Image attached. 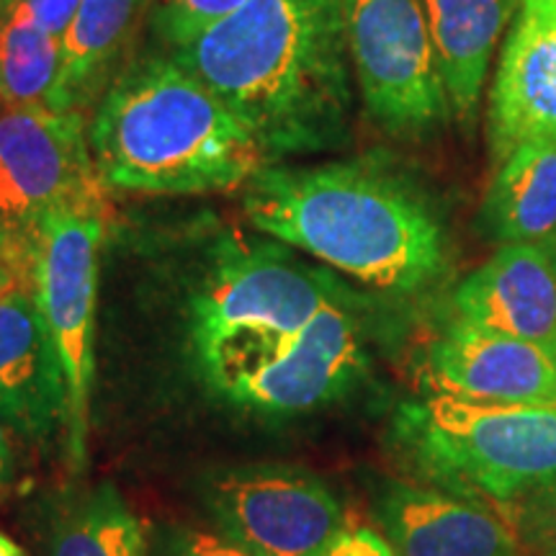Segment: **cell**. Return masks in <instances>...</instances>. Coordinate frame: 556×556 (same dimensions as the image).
Instances as JSON below:
<instances>
[{
	"label": "cell",
	"instance_id": "2",
	"mask_svg": "<svg viewBox=\"0 0 556 556\" xmlns=\"http://www.w3.org/2000/svg\"><path fill=\"white\" fill-rule=\"evenodd\" d=\"M242 212L261 232L387 294H417L446 268V232L430 199L379 157L266 165L248 180Z\"/></svg>",
	"mask_w": 556,
	"mask_h": 556
},
{
	"label": "cell",
	"instance_id": "25",
	"mask_svg": "<svg viewBox=\"0 0 556 556\" xmlns=\"http://www.w3.org/2000/svg\"><path fill=\"white\" fill-rule=\"evenodd\" d=\"M323 556H397L389 541L368 526H345L328 552Z\"/></svg>",
	"mask_w": 556,
	"mask_h": 556
},
{
	"label": "cell",
	"instance_id": "11",
	"mask_svg": "<svg viewBox=\"0 0 556 556\" xmlns=\"http://www.w3.org/2000/svg\"><path fill=\"white\" fill-rule=\"evenodd\" d=\"M497 163L526 144H556V0H523L500 58L486 114Z\"/></svg>",
	"mask_w": 556,
	"mask_h": 556
},
{
	"label": "cell",
	"instance_id": "8",
	"mask_svg": "<svg viewBox=\"0 0 556 556\" xmlns=\"http://www.w3.org/2000/svg\"><path fill=\"white\" fill-rule=\"evenodd\" d=\"M106 222L101 206H65L45 222L34 294L52 332L67 381V454L75 471L88 462L90 392H93V317L99 253Z\"/></svg>",
	"mask_w": 556,
	"mask_h": 556
},
{
	"label": "cell",
	"instance_id": "12",
	"mask_svg": "<svg viewBox=\"0 0 556 556\" xmlns=\"http://www.w3.org/2000/svg\"><path fill=\"white\" fill-rule=\"evenodd\" d=\"M0 426L41 446L67 433V381L31 289L0 296Z\"/></svg>",
	"mask_w": 556,
	"mask_h": 556
},
{
	"label": "cell",
	"instance_id": "31",
	"mask_svg": "<svg viewBox=\"0 0 556 556\" xmlns=\"http://www.w3.org/2000/svg\"><path fill=\"white\" fill-rule=\"evenodd\" d=\"M536 556H556V552H539Z\"/></svg>",
	"mask_w": 556,
	"mask_h": 556
},
{
	"label": "cell",
	"instance_id": "6",
	"mask_svg": "<svg viewBox=\"0 0 556 556\" xmlns=\"http://www.w3.org/2000/svg\"><path fill=\"white\" fill-rule=\"evenodd\" d=\"M83 111L0 99V263L34 291L45 222L65 206H101Z\"/></svg>",
	"mask_w": 556,
	"mask_h": 556
},
{
	"label": "cell",
	"instance_id": "7",
	"mask_svg": "<svg viewBox=\"0 0 556 556\" xmlns=\"http://www.w3.org/2000/svg\"><path fill=\"white\" fill-rule=\"evenodd\" d=\"M364 106L387 135L420 139L454 116L422 0H343Z\"/></svg>",
	"mask_w": 556,
	"mask_h": 556
},
{
	"label": "cell",
	"instance_id": "10",
	"mask_svg": "<svg viewBox=\"0 0 556 556\" xmlns=\"http://www.w3.org/2000/svg\"><path fill=\"white\" fill-rule=\"evenodd\" d=\"M364 368L361 325L343 296H336L296 338L235 379L219 397L258 415H304L343 397Z\"/></svg>",
	"mask_w": 556,
	"mask_h": 556
},
{
	"label": "cell",
	"instance_id": "21",
	"mask_svg": "<svg viewBox=\"0 0 556 556\" xmlns=\"http://www.w3.org/2000/svg\"><path fill=\"white\" fill-rule=\"evenodd\" d=\"M245 3L248 0H155L152 26L157 37L178 52Z\"/></svg>",
	"mask_w": 556,
	"mask_h": 556
},
{
	"label": "cell",
	"instance_id": "4",
	"mask_svg": "<svg viewBox=\"0 0 556 556\" xmlns=\"http://www.w3.org/2000/svg\"><path fill=\"white\" fill-rule=\"evenodd\" d=\"M336 296L340 289L328 274L302 266L287 250L227 245L191 307V351L201 377L222 394L296 338Z\"/></svg>",
	"mask_w": 556,
	"mask_h": 556
},
{
	"label": "cell",
	"instance_id": "13",
	"mask_svg": "<svg viewBox=\"0 0 556 556\" xmlns=\"http://www.w3.org/2000/svg\"><path fill=\"white\" fill-rule=\"evenodd\" d=\"M456 323L541 345L556 358V268L544 245H503L458 283Z\"/></svg>",
	"mask_w": 556,
	"mask_h": 556
},
{
	"label": "cell",
	"instance_id": "27",
	"mask_svg": "<svg viewBox=\"0 0 556 556\" xmlns=\"http://www.w3.org/2000/svg\"><path fill=\"white\" fill-rule=\"evenodd\" d=\"M16 287H18L16 278H13V276H11V270L5 268L3 263H0V296H5V294H9L11 289H16ZM21 289H24V287H21Z\"/></svg>",
	"mask_w": 556,
	"mask_h": 556
},
{
	"label": "cell",
	"instance_id": "18",
	"mask_svg": "<svg viewBox=\"0 0 556 556\" xmlns=\"http://www.w3.org/2000/svg\"><path fill=\"white\" fill-rule=\"evenodd\" d=\"M152 0H83L62 37L58 111H83L101 93L111 70Z\"/></svg>",
	"mask_w": 556,
	"mask_h": 556
},
{
	"label": "cell",
	"instance_id": "22",
	"mask_svg": "<svg viewBox=\"0 0 556 556\" xmlns=\"http://www.w3.org/2000/svg\"><path fill=\"white\" fill-rule=\"evenodd\" d=\"M516 528L536 552H556V479L516 500Z\"/></svg>",
	"mask_w": 556,
	"mask_h": 556
},
{
	"label": "cell",
	"instance_id": "24",
	"mask_svg": "<svg viewBox=\"0 0 556 556\" xmlns=\"http://www.w3.org/2000/svg\"><path fill=\"white\" fill-rule=\"evenodd\" d=\"M83 0H21L16 9L29 16L34 24L41 26L47 34L62 39L67 26L73 24L75 13H78Z\"/></svg>",
	"mask_w": 556,
	"mask_h": 556
},
{
	"label": "cell",
	"instance_id": "9",
	"mask_svg": "<svg viewBox=\"0 0 556 556\" xmlns=\"http://www.w3.org/2000/svg\"><path fill=\"white\" fill-rule=\"evenodd\" d=\"M204 505L219 533L253 556H323L348 526L328 484L287 464L219 471Z\"/></svg>",
	"mask_w": 556,
	"mask_h": 556
},
{
	"label": "cell",
	"instance_id": "30",
	"mask_svg": "<svg viewBox=\"0 0 556 556\" xmlns=\"http://www.w3.org/2000/svg\"><path fill=\"white\" fill-rule=\"evenodd\" d=\"M18 3H21V0H0V18H3L11 9H16Z\"/></svg>",
	"mask_w": 556,
	"mask_h": 556
},
{
	"label": "cell",
	"instance_id": "26",
	"mask_svg": "<svg viewBox=\"0 0 556 556\" xmlns=\"http://www.w3.org/2000/svg\"><path fill=\"white\" fill-rule=\"evenodd\" d=\"M0 556H26V552L16 544V541L5 536V533H0Z\"/></svg>",
	"mask_w": 556,
	"mask_h": 556
},
{
	"label": "cell",
	"instance_id": "3",
	"mask_svg": "<svg viewBox=\"0 0 556 556\" xmlns=\"http://www.w3.org/2000/svg\"><path fill=\"white\" fill-rule=\"evenodd\" d=\"M88 139L101 184L127 193L235 191L270 163L248 124L176 58H150L111 83Z\"/></svg>",
	"mask_w": 556,
	"mask_h": 556
},
{
	"label": "cell",
	"instance_id": "15",
	"mask_svg": "<svg viewBox=\"0 0 556 556\" xmlns=\"http://www.w3.org/2000/svg\"><path fill=\"white\" fill-rule=\"evenodd\" d=\"M379 533L397 556H518L513 531L464 497L389 484L377 500Z\"/></svg>",
	"mask_w": 556,
	"mask_h": 556
},
{
	"label": "cell",
	"instance_id": "14",
	"mask_svg": "<svg viewBox=\"0 0 556 556\" xmlns=\"http://www.w3.org/2000/svg\"><path fill=\"white\" fill-rule=\"evenodd\" d=\"M441 392L482 402L556 405V358L541 345L456 323L430 348Z\"/></svg>",
	"mask_w": 556,
	"mask_h": 556
},
{
	"label": "cell",
	"instance_id": "1",
	"mask_svg": "<svg viewBox=\"0 0 556 556\" xmlns=\"http://www.w3.org/2000/svg\"><path fill=\"white\" fill-rule=\"evenodd\" d=\"M176 60L248 124L268 160L348 139L353 88L343 0H248Z\"/></svg>",
	"mask_w": 556,
	"mask_h": 556
},
{
	"label": "cell",
	"instance_id": "5",
	"mask_svg": "<svg viewBox=\"0 0 556 556\" xmlns=\"http://www.w3.org/2000/svg\"><path fill=\"white\" fill-rule=\"evenodd\" d=\"M405 448L438 482L516 503L556 479V405L435 392L397 415Z\"/></svg>",
	"mask_w": 556,
	"mask_h": 556
},
{
	"label": "cell",
	"instance_id": "28",
	"mask_svg": "<svg viewBox=\"0 0 556 556\" xmlns=\"http://www.w3.org/2000/svg\"><path fill=\"white\" fill-rule=\"evenodd\" d=\"M9 479V448H5V438L0 433V486Z\"/></svg>",
	"mask_w": 556,
	"mask_h": 556
},
{
	"label": "cell",
	"instance_id": "17",
	"mask_svg": "<svg viewBox=\"0 0 556 556\" xmlns=\"http://www.w3.org/2000/svg\"><path fill=\"white\" fill-rule=\"evenodd\" d=\"M486 235L503 245H544L556 232V144L513 152L484 197Z\"/></svg>",
	"mask_w": 556,
	"mask_h": 556
},
{
	"label": "cell",
	"instance_id": "29",
	"mask_svg": "<svg viewBox=\"0 0 556 556\" xmlns=\"http://www.w3.org/2000/svg\"><path fill=\"white\" fill-rule=\"evenodd\" d=\"M544 248H546L548 258H552V263H554V268H556V232L552 235V238H548V240L544 242Z\"/></svg>",
	"mask_w": 556,
	"mask_h": 556
},
{
	"label": "cell",
	"instance_id": "20",
	"mask_svg": "<svg viewBox=\"0 0 556 556\" xmlns=\"http://www.w3.org/2000/svg\"><path fill=\"white\" fill-rule=\"evenodd\" d=\"M62 73V39L47 34L21 9L0 18V99L54 109Z\"/></svg>",
	"mask_w": 556,
	"mask_h": 556
},
{
	"label": "cell",
	"instance_id": "19",
	"mask_svg": "<svg viewBox=\"0 0 556 556\" xmlns=\"http://www.w3.org/2000/svg\"><path fill=\"white\" fill-rule=\"evenodd\" d=\"M45 556H150V546L122 492L103 482L60 507Z\"/></svg>",
	"mask_w": 556,
	"mask_h": 556
},
{
	"label": "cell",
	"instance_id": "16",
	"mask_svg": "<svg viewBox=\"0 0 556 556\" xmlns=\"http://www.w3.org/2000/svg\"><path fill=\"white\" fill-rule=\"evenodd\" d=\"M523 0H422L451 111L475 116L492 50Z\"/></svg>",
	"mask_w": 556,
	"mask_h": 556
},
{
	"label": "cell",
	"instance_id": "23",
	"mask_svg": "<svg viewBox=\"0 0 556 556\" xmlns=\"http://www.w3.org/2000/svg\"><path fill=\"white\" fill-rule=\"evenodd\" d=\"M160 556H253L225 533L197 531V528H178L163 539Z\"/></svg>",
	"mask_w": 556,
	"mask_h": 556
}]
</instances>
